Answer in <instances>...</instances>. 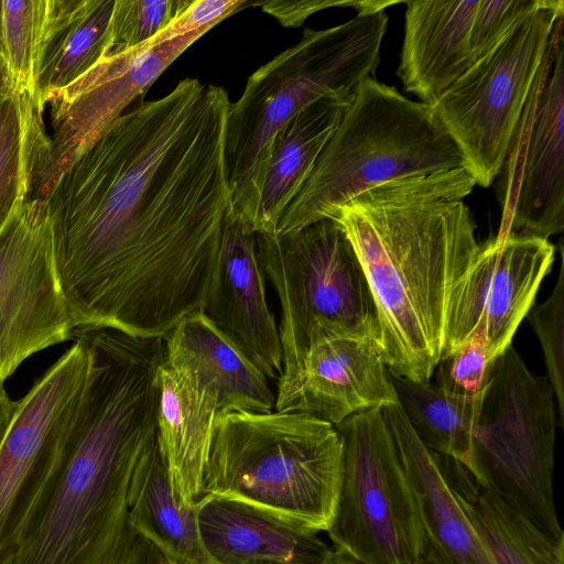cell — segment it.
I'll use <instances>...</instances> for the list:
<instances>
[{
	"instance_id": "6da1fadb",
	"label": "cell",
	"mask_w": 564,
	"mask_h": 564,
	"mask_svg": "<svg viewBox=\"0 0 564 564\" xmlns=\"http://www.w3.org/2000/svg\"><path fill=\"white\" fill-rule=\"evenodd\" d=\"M225 88L185 78L123 112L45 200L75 333L164 338L202 312L231 194Z\"/></svg>"
},
{
	"instance_id": "7a4b0ae2",
	"label": "cell",
	"mask_w": 564,
	"mask_h": 564,
	"mask_svg": "<svg viewBox=\"0 0 564 564\" xmlns=\"http://www.w3.org/2000/svg\"><path fill=\"white\" fill-rule=\"evenodd\" d=\"M87 379L13 564H107L127 524L135 467L158 440L164 339L98 328Z\"/></svg>"
},
{
	"instance_id": "3957f363",
	"label": "cell",
	"mask_w": 564,
	"mask_h": 564,
	"mask_svg": "<svg viewBox=\"0 0 564 564\" xmlns=\"http://www.w3.org/2000/svg\"><path fill=\"white\" fill-rule=\"evenodd\" d=\"M465 167L392 180L339 206L373 299L389 371L427 383L444 350L448 301L479 243Z\"/></svg>"
},
{
	"instance_id": "277c9868",
	"label": "cell",
	"mask_w": 564,
	"mask_h": 564,
	"mask_svg": "<svg viewBox=\"0 0 564 564\" xmlns=\"http://www.w3.org/2000/svg\"><path fill=\"white\" fill-rule=\"evenodd\" d=\"M384 11L357 14L301 40L252 73L230 102L225 137L231 213L243 221L258 194L274 134L296 113L325 97H351L373 77L388 29Z\"/></svg>"
},
{
	"instance_id": "5b68a950",
	"label": "cell",
	"mask_w": 564,
	"mask_h": 564,
	"mask_svg": "<svg viewBox=\"0 0 564 564\" xmlns=\"http://www.w3.org/2000/svg\"><path fill=\"white\" fill-rule=\"evenodd\" d=\"M341 469L332 423L296 411L230 413L216 423L200 497L241 501L319 533L333 521Z\"/></svg>"
},
{
	"instance_id": "8992f818",
	"label": "cell",
	"mask_w": 564,
	"mask_h": 564,
	"mask_svg": "<svg viewBox=\"0 0 564 564\" xmlns=\"http://www.w3.org/2000/svg\"><path fill=\"white\" fill-rule=\"evenodd\" d=\"M458 167H464L463 156L432 107L368 77L355 89L274 236L330 218L339 206L382 183Z\"/></svg>"
},
{
	"instance_id": "52a82bcc",
	"label": "cell",
	"mask_w": 564,
	"mask_h": 564,
	"mask_svg": "<svg viewBox=\"0 0 564 564\" xmlns=\"http://www.w3.org/2000/svg\"><path fill=\"white\" fill-rule=\"evenodd\" d=\"M258 257L280 305L282 375L295 378L308 349L333 336L377 341V313L366 275L340 225L324 218L281 236L256 234Z\"/></svg>"
},
{
	"instance_id": "ba28073f",
	"label": "cell",
	"mask_w": 564,
	"mask_h": 564,
	"mask_svg": "<svg viewBox=\"0 0 564 564\" xmlns=\"http://www.w3.org/2000/svg\"><path fill=\"white\" fill-rule=\"evenodd\" d=\"M556 403L512 345L499 356L482 397L469 473L554 540L564 538L553 494Z\"/></svg>"
},
{
	"instance_id": "9c48e42d",
	"label": "cell",
	"mask_w": 564,
	"mask_h": 564,
	"mask_svg": "<svg viewBox=\"0 0 564 564\" xmlns=\"http://www.w3.org/2000/svg\"><path fill=\"white\" fill-rule=\"evenodd\" d=\"M343 469L333 521L334 551L359 564H409L426 543L417 503L381 409L335 425Z\"/></svg>"
},
{
	"instance_id": "30bf717a",
	"label": "cell",
	"mask_w": 564,
	"mask_h": 564,
	"mask_svg": "<svg viewBox=\"0 0 564 564\" xmlns=\"http://www.w3.org/2000/svg\"><path fill=\"white\" fill-rule=\"evenodd\" d=\"M564 2L545 0L432 105L476 185L501 173L511 137L558 25Z\"/></svg>"
},
{
	"instance_id": "8fae6325",
	"label": "cell",
	"mask_w": 564,
	"mask_h": 564,
	"mask_svg": "<svg viewBox=\"0 0 564 564\" xmlns=\"http://www.w3.org/2000/svg\"><path fill=\"white\" fill-rule=\"evenodd\" d=\"M564 21L517 122L502 165L497 242L508 236L549 239L564 228Z\"/></svg>"
},
{
	"instance_id": "7c38bea8",
	"label": "cell",
	"mask_w": 564,
	"mask_h": 564,
	"mask_svg": "<svg viewBox=\"0 0 564 564\" xmlns=\"http://www.w3.org/2000/svg\"><path fill=\"white\" fill-rule=\"evenodd\" d=\"M17 401L0 445V564H13L26 518L51 476L90 361L82 335Z\"/></svg>"
},
{
	"instance_id": "4fadbf2b",
	"label": "cell",
	"mask_w": 564,
	"mask_h": 564,
	"mask_svg": "<svg viewBox=\"0 0 564 564\" xmlns=\"http://www.w3.org/2000/svg\"><path fill=\"white\" fill-rule=\"evenodd\" d=\"M207 31L199 30L155 47L149 41L111 53L51 105L52 133L37 159L32 198L45 202L61 175L85 152L155 79Z\"/></svg>"
},
{
	"instance_id": "5bb4252c",
	"label": "cell",
	"mask_w": 564,
	"mask_h": 564,
	"mask_svg": "<svg viewBox=\"0 0 564 564\" xmlns=\"http://www.w3.org/2000/svg\"><path fill=\"white\" fill-rule=\"evenodd\" d=\"M46 203L30 198L0 235V383L32 355L74 338Z\"/></svg>"
},
{
	"instance_id": "9a60e30c",
	"label": "cell",
	"mask_w": 564,
	"mask_h": 564,
	"mask_svg": "<svg viewBox=\"0 0 564 564\" xmlns=\"http://www.w3.org/2000/svg\"><path fill=\"white\" fill-rule=\"evenodd\" d=\"M554 259L555 247L549 239L511 235L479 245L452 291L442 356L473 338L485 343L494 361L501 356L512 345Z\"/></svg>"
},
{
	"instance_id": "2e32d148",
	"label": "cell",
	"mask_w": 564,
	"mask_h": 564,
	"mask_svg": "<svg viewBox=\"0 0 564 564\" xmlns=\"http://www.w3.org/2000/svg\"><path fill=\"white\" fill-rule=\"evenodd\" d=\"M377 341L333 336L306 352L294 380L276 390L274 411H296L337 425L349 416L398 404Z\"/></svg>"
},
{
	"instance_id": "e0dca14e",
	"label": "cell",
	"mask_w": 564,
	"mask_h": 564,
	"mask_svg": "<svg viewBox=\"0 0 564 564\" xmlns=\"http://www.w3.org/2000/svg\"><path fill=\"white\" fill-rule=\"evenodd\" d=\"M249 230L230 212L202 313L268 378L282 375L279 324Z\"/></svg>"
},
{
	"instance_id": "ac0fdd59",
	"label": "cell",
	"mask_w": 564,
	"mask_h": 564,
	"mask_svg": "<svg viewBox=\"0 0 564 564\" xmlns=\"http://www.w3.org/2000/svg\"><path fill=\"white\" fill-rule=\"evenodd\" d=\"M207 564H328L318 533L258 507L218 496L195 505Z\"/></svg>"
},
{
	"instance_id": "d6986e66",
	"label": "cell",
	"mask_w": 564,
	"mask_h": 564,
	"mask_svg": "<svg viewBox=\"0 0 564 564\" xmlns=\"http://www.w3.org/2000/svg\"><path fill=\"white\" fill-rule=\"evenodd\" d=\"M397 75L404 91L434 105L475 62L469 35L478 0H411Z\"/></svg>"
},
{
	"instance_id": "ffe728a7",
	"label": "cell",
	"mask_w": 564,
	"mask_h": 564,
	"mask_svg": "<svg viewBox=\"0 0 564 564\" xmlns=\"http://www.w3.org/2000/svg\"><path fill=\"white\" fill-rule=\"evenodd\" d=\"M351 97L322 98L296 113L274 134L256 200L242 221L249 230L275 235L279 220L311 176Z\"/></svg>"
},
{
	"instance_id": "44dd1931",
	"label": "cell",
	"mask_w": 564,
	"mask_h": 564,
	"mask_svg": "<svg viewBox=\"0 0 564 564\" xmlns=\"http://www.w3.org/2000/svg\"><path fill=\"white\" fill-rule=\"evenodd\" d=\"M159 387V448L177 494L195 506L219 417L217 397L189 370L165 362Z\"/></svg>"
},
{
	"instance_id": "7402d4cb",
	"label": "cell",
	"mask_w": 564,
	"mask_h": 564,
	"mask_svg": "<svg viewBox=\"0 0 564 564\" xmlns=\"http://www.w3.org/2000/svg\"><path fill=\"white\" fill-rule=\"evenodd\" d=\"M417 503L425 536L446 564H495L459 506L434 453L400 404L381 409Z\"/></svg>"
},
{
	"instance_id": "603a6c76",
	"label": "cell",
	"mask_w": 564,
	"mask_h": 564,
	"mask_svg": "<svg viewBox=\"0 0 564 564\" xmlns=\"http://www.w3.org/2000/svg\"><path fill=\"white\" fill-rule=\"evenodd\" d=\"M163 339L164 362L189 370L212 389L219 416L274 411L269 379L202 312L184 317Z\"/></svg>"
},
{
	"instance_id": "cb8c5ba5",
	"label": "cell",
	"mask_w": 564,
	"mask_h": 564,
	"mask_svg": "<svg viewBox=\"0 0 564 564\" xmlns=\"http://www.w3.org/2000/svg\"><path fill=\"white\" fill-rule=\"evenodd\" d=\"M115 1L48 0L35 87L44 108L108 55Z\"/></svg>"
},
{
	"instance_id": "d4e9b609",
	"label": "cell",
	"mask_w": 564,
	"mask_h": 564,
	"mask_svg": "<svg viewBox=\"0 0 564 564\" xmlns=\"http://www.w3.org/2000/svg\"><path fill=\"white\" fill-rule=\"evenodd\" d=\"M438 464L495 564H564V538L554 540L502 499L482 489L457 460Z\"/></svg>"
},
{
	"instance_id": "484cf974",
	"label": "cell",
	"mask_w": 564,
	"mask_h": 564,
	"mask_svg": "<svg viewBox=\"0 0 564 564\" xmlns=\"http://www.w3.org/2000/svg\"><path fill=\"white\" fill-rule=\"evenodd\" d=\"M127 521L155 545L170 564H207L199 542L195 506L185 503L174 488L158 440L132 475Z\"/></svg>"
},
{
	"instance_id": "4316f807",
	"label": "cell",
	"mask_w": 564,
	"mask_h": 564,
	"mask_svg": "<svg viewBox=\"0 0 564 564\" xmlns=\"http://www.w3.org/2000/svg\"><path fill=\"white\" fill-rule=\"evenodd\" d=\"M389 372L399 404L423 444L469 470L473 437L484 395L462 398L431 382H414Z\"/></svg>"
},
{
	"instance_id": "83f0119b",
	"label": "cell",
	"mask_w": 564,
	"mask_h": 564,
	"mask_svg": "<svg viewBox=\"0 0 564 564\" xmlns=\"http://www.w3.org/2000/svg\"><path fill=\"white\" fill-rule=\"evenodd\" d=\"M36 94L15 89L0 102V235L31 198L34 170L47 140Z\"/></svg>"
},
{
	"instance_id": "f1b7e54d",
	"label": "cell",
	"mask_w": 564,
	"mask_h": 564,
	"mask_svg": "<svg viewBox=\"0 0 564 564\" xmlns=\"http://www.w3.org/2000/svg\"><path fill=\"white\" fill-rule=\"evenodd\" d=\"M48 0H2V47L15 89L36 94Z\"/></svg>"
},
{
	"instance_id": "f546056e",
	"label": "cell",
	"mask_w": 564,
	"mask_h": 564,
	"mask_svg": "<svg viewBox=\"0 0 564 564\" xmlns=\"http://www.w3.org/2000/svg\"><path fill=\"white\" fill-rule=\"evenodd\" d=\"M194 0H116L108 54L131 50L164 30Z\"/></svg>"
},
{
	"instance_id": "4dcf8cb0",
	"label": "cell",
	"mask_w": 564,
	"mask_h": 564,
	"mask_svg": "<svg viewBox=\"0 0 564 564\" xmlns=\"http://www.w3.org/2000/svg\"><path fill=\"white\" fill-rule=\"evenodd\" d=\"M557 281L550 296L533 305L527 318L536 334L547 371V380L554 393L560 425L564 424V268L563 249Z\"/></svg>"
},
{
	"instance_id": "1f68e13d",
	"label": "cell",
	"mask_w": 564,
	"mask_h": 564,
	"mask_svg": "<svg viewBox=\"0 0 564 564\" xmlns=\"http://www.w3.org/2000/svg\"><path fill=\"white\" fill-rule=\"evenodd\" d=\"M495 361L490 359L485 343L473 338L442 356L434 372L435 386L453 395L479 398L488 386Z\"/></svg>"
},
{
	"instance_id": "d6a6232c",
	"label": "cell",
	"mask_w": 564,
	"mask_h": 564,
	"mask_svg": "<svg viewBox=\"0 0 564 564\" xmlns=\"http://www.w3.org/2000/svg\"><path fill=\"white\" fill-rule=\"evenodd\" d=\"M545 0H478L469 45L474 59L489 53Z\"/></svg>"
},
{
	"instance_id": "836d02e7",
	"label": "cell",
	"mask_w": 564,
	"mask_h": 564,
	"mask_svg": "<svg viewBox=\"0 0 564 564\" xmlns=\"http://www.w3.org/2000/svg\"><path fill=\"white\" fill-rule=\"evenodd\" d=\"M256 4L257 2L246 0H194L176 20L151 37L149 43L155 47L189 32L208 31L235 12Z\"/></svg>"
},
{
	"instance_id": "e575fe53",
	"label": "cell",
	"mask_w": 564,
	"mask_h": 564,
	"mask_svg": "<svg viewBox=\"0 0 564 564\" xmlns=\"http://www.w3.org/2000/svg\"><path fill=\"white\" fill-rule=\"evenodd\" d=\"M360 0H303L258 2L262 10L275 17L285 26H300L311 14L332 7L357 9Z\"/></svg>"
},
{
	"instance_id": "d590c367",
	"label": "cell",
	"mask_w": 564,
	"mask_h": 564,
	"mask_svg": "<svg viewBox=\"0 0 564 564\" xmlns=\"http://www.w3.org/2000/svg\"><path fill=\"white\" fill-rule=\"evenodd\" d=\"M107 564H170L162 552L127 521L115 555Z\"/></svg>"
},
{
	"instance_id": "8d00e7d4",
	"label": "cell",
	"mask_w": 564,
	"mask_h": 564,
	"mask_svg": "<svg viewBox=\"0 0 564 564\" xmlns=\"http://www.w3.org/2000/svg\"><path fill=\"white\" fill-rule=\"evenodd\" d=\"M328 564H359L351 560L350 557L333 552V555L328 562ZM409 564H446L437 549L432 544L431 541L426 538L425 547L422 552V554L415 558L413 562Z\"/></svg>"
},
{
	"instance_id": "74e56055",
	"label": "cell",
	"mask_w": 564,
	"mask_h": 564,
	"mask_svg": "<svg viewBox=\"0 0 564 564\" xmlns=\"http://www.w3.org/2000/svg\"><path fill=\"white\" fill-rule=\"evenodd\" d=\"M15 90L12 73L4 54L2 45H0V102L7 100Z\"/></svg>"
},
{
	"instance_id": "f35d334b",
	"label": "cell",
	"mask_w": 564,
	"mask_h": 564,
	"mask_svg": "<svg viewBox=\"0 0 564 564\" xmlns=\"http://www.w3.org/2000/svg\"><path fill=\"white\" fill-rule=\"evenodd\" d=\"M17 401L11 400L3 384L0 383V445L10 425Z\"/></svg>"
},
{
	"instance_id": "ab89813d",
	"label": "cell",
	"mask_w": 564,
	"mask_h": 564,
	"mask_svg": "<svg viewBox=\"0 0 564 564\" xmlns=\"http://www.w3.org/2000/svg\"><path fill=\"white\" fill-rule=\"evenodd\" d=\"M0 45H2V0H0Z\"/></svg>"
}]
</instances>
